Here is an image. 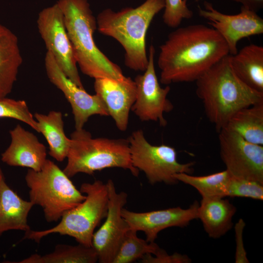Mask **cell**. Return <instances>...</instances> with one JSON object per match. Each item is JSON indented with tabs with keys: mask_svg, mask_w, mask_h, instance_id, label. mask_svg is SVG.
Masks as SVG:
<instances>
[{
	"mask_svg": "<svg viewBox=\"0 0 263 263\" xmlns=\"http://www.w3.org/2000/svg\"><path fill=\"white\" fill-rule=\"evenodd\" d=\"M229 54L226 43L212 27L197 24L177 28L160 46V81L167 85L196 81Z\"/></svg>",
	"mask_w": 263,
	"mask_h": 263,
	"instance_id": "obj_1",
	"label": "cell"
},
{
	"mask_svg": "<svg viewBox=\"0 0 263 263\" xmlns=\"http://www.w3.org/2000/svg\"><path fill=\"white\" fill-rule=\"evenodd\" d=\"M196 94L206 116L218 132L240 110L263 102V93L241 81L233 71L229 54L196 80Z\"/></svg>",
	"mask_w": 263,
	"mask_h": 263,
	"instance_id": "obj_2",
	"label": "cell"
},
{
	"mask_svg": "<svg viewBox=\"0 0 263 263\" xmlns=\"http://www.w3.org/2000/svg\"><path fill=\"white\" fill-rule=\"evenodd\" d=\"M164 7V0H146L135 8L125 7L117 12L106 8L98 14L97 29L121 45L125 64L129 69L141 72L146 69L147 31L154 17Z\"/></svg>",
	"mask_w": 263,
	"mask_h": 263,
	"instance_id": "obj_3",
	"label": "cell"
},
{
	"mask_svg": "<svg viewBox=\"0 0 263 263\" xmlns=\"http://www.w3.org/2000/svg\"><path fill=\"white\" fill-rule=\"evenodd\" d=\"M66 31L75 57L81 72L95 79L109 77L122 79L121 68L110 60L94 42L96 19L88 0H58Z\"/></svg>",
	"mask_w": 263,
	"mask_h": 263,
	"instance_id": "obj_4",
	"label": "cell"
},
{
	"mask_svg": "<svg viewBox=\"0 0 263 263\" xmlns=\"http://www.w3.org/2000/svg\"><path fill=\"white\" fill-rule=\"evenodd\" d=\"M70 139L67 163L63 170L69 178L112 168L127 169L134 176H138L139 170L132 163L128 139L93 138L83 128L73 132Z\"/></svg>",
	"mask_w": 263,
	"mask_h": 263,
	"instance_id": "obj_5",
	"label": "cell"
},
{
	"mask_svg": "<svg viewBox=\"0 0 263 263\" xmlns=\"http://www.w3.org/2000/svg\"><path fill=\"white\" fill-rule=\"evenodd\" d=\"M80 191L85 199L76 207L65 212L60 222L55 226L41 231L29 230L23 239L38 243L44 237L54 233L73 237L78 244L92 246V238L95 228L105 218L108 205V191L106 183L97 180L84 183Z\"/></svg>",
	"mask_w": 263,
	"mask_h": 263,
	"instance_id": "obj_6",
	"label": "cell"
},
{
	"mask_svg": "<svg viewBox=\"0 0 263 263\" xmlns=\"http://www.w3.org/2000/svg\"><path fill=\"white\" fill-rule=\"evenodd\" d=\"M25 179L30 201L42 208L48 222L57 221L86 198L64 171L48 159L39 171L29 169Z\"/></svg>",
	"mask_w": 263,
	"mask_h": 263,
	"instance_id": "obj_7",
	"label": "cell"
},
{
	"mask_svg": "<svg viewBox=\"0 0 263 263\" xmlns=\"http://www.w3.org/2000/svg\"><path fill=\"white\" fill-rule=\"evenodd\" d=\"M128 139L132 165L144 172L151 185L175 184L178 182L174 177L175 174H191L193 171L194 162L179 163L174 148L164 144L151 145L141 130L134 131Z\"/></svg>",
	"mask_w": 263,
	"mask_h": 263,
	"instance_id": "obj_8",
	"label": "cell"
},
{
	"mask_svg": "<svg viewBox=\"0 0 263 263\" xmlns=\"http://www.w3.org/2000/svg\"><path fill=\"white\" fill-rule=\"evenodd\" d=\"M37 23L47 51L52 55L64 74L78 86L84 88L63 15L57 3L42 9L38 15Z\"/></svg>",
	"mask_w": 263,
	"mask_h": 263,
	"instance_id": "obj_9",
	"label": "cell"
},
{
	"mask_svg": "<svg viewBox=\"0 0 263 263\" xmlns=\"http://www.w3.org/2000/svg\"><path fill=\"white\" fill-rule=\"evenodd\" d=\"M218 133L220 156L230 175L263 184V146L248 142L226 128Z\"/></svg>",
	"mask_w": 263,
	"mask_h": 263,
	"instance_id": "obj_10",
	"label": "cell"
},
{
	"mask_svg": "<svg viewBox=\"0 0 263 263\" xmlns=\"http://www.w3.org/2000/svg\"><path fill=\"white\" fill-rule=\"evenodd\" d=\"M155 50L153 45L149 50L148 64L143 74L134 78L136 97L131 111L142 121H152L165 126V113L170 112L173 105L168 99L170 88H162L159 82L154 67Z\"/></svg>",
	"mask_w": 263,
	"mask_h": 263,
	"instance_id": "obj_11",
	"label": "cell"
},
{
	"mask_svg": "<svg viewBox=\"0 0 263 263\" xmlns=\"http://www.w3.org/2000/svg\"><path fill=\"white\" fill-rule=\"evenodd\" d=\"M108 191V211L105 220L94 232L92 247L100 263H113L119 247L130 227L122 215V209L127 202L128 194L117 192L112 179L107 183Z\"/></svg>",
	"mask_w": 263,
	"mask_h": 263,
	"instance_id": "obj_12",
	"label": "cell"
},
{
	"mask_svg": "<svg viewBox=\"0 0 263 263\" xmlns=\"http://www.w3.org/2000/svg\"><path fill=\"white\" fill-rule=\"evenodd\" d=\"M204 5V9L198 6L199 15L207 20L223 38L229 55L237 53L241 39L263 33V19L257 12L242 6L239 13L228 15L218 11L208 1H205Z\"/></svg>",
	"mask_w": 263,
	"mask_h": 263,
	"instance_id": "obj_13",
	"label": "cell"
},
{
	"mask_svg": "<svg viewBox=\"0 0 263 263\" xmlns=\"http://www.w3.org/2000/svg\"><path fill=\"white\" fill-rule=\"evenodd\" d=\"M45 67L50 81L59 89L70 103L75 130H80L94 115L109 116L106 107L96 94L91 95L71 80L62 72L52 55L47 51Z\"/></svg>",
	"mask_w": 263,
	"mask_h": 263,
	"instance_id": "obj_14",
	"label": "cell"
},
{
	"mask_svg": "<svg viewBox=\"0 0 263 263\" xmlns=\"http://www.w3.org/2000/svg\"><path fill=\"white\" fill-rule=\"evenodd\" d=\"M199 203L195 201L188 208L179 207L144 212L122 209V215L130 228L144 232L146 240L153 243L162 230L171 227L187 226L193 220L198 219Z\"/></svg>",
	"mask_w": 263,
	"mask_h": 263,
	"instance_id": "obj_15",
	"label": "cell"
},
{
	"mask_svg": "<svg viewBox=\"0 0 263 263\" xmlns=\"http://www.w3.org/2000/svg\"><path fill=\"white\" fill-rule=\"evenodd\" d=\"M95 94L103 101L109 116L113 119L117 128L125 131L129 124V113L136 97L134 80L126 76L122 79L109 77L95 79Z\"/></svg>",
	"mask_w": 263,
	"mask_h": 263,
	"instance_id": "obj_16",
	"label": "cell"
},
{
	"mask_svg": "<svg viewBox=\"0 0 263 263\" xmlns=\"http://www.w3.org/2000/svg\"><path fill=\"white\" fill-rule=\"evenodd\" d=\"M11 141L1 154V160L9 166L39 171L47 158L45 146L33 133L17 125L9 131Z\"/></svg>",
	"mask_w": 263,
	"mask_h": 263,
	"instance_id": "obj_17",
	"label": "cell"
},
{
	"mask_svg": "<svg viewBox=\"0 0 263 263\" xmlns=\"http://www.w3.org/2000/svg\"><path fill=\"white\" fill-rule=\"evenodd\" d=\"M33 206L31 201L23 200L8 186L0 169V236L10 230L25 233L30 230L27 217Z\"/></svg>",
	"mask_w": 263,
	"mask_h": 263,
	"instance_id": "obj_18",
	"label": "cell"
},
{
	"mask_svg": "<svg viewBox=\"0 0 263 263\" xmlns=\"http://www.w3.org/2000/svg\"><path fill=\"white\" fill-rule=\"evenodd\" d=\"M225 197L202 198L198 209V219L201 220L209 237L219 238L232 227V217L236 208Z\"/></svg>",
	"mask_w": 263,
	"mask_h": 263,
	"instance_id": "obj_19",
	"label": "cell"
},
{
	"mask_svg": "<svg viewBox=\"0 0 263 263\" xmlns=\"http://www.w3.org/2000/svg\"><path fill=\"white\" fill-rule=\"evenodd\" d=\"M22 61L17 36L0 24V98L11 92Z\"/></svg>",
	"mask_w": 263,
	"mask_h": 263,
	"instance_id": "obj_20",
	"label": "cell"
},
{
	"mask_svg": "<svg viewBox=\"0 0 263 263\" xmlns=\"http://www.w3.org/2000/svg\"><path fill=\"white\" fill-rule=\"evenodd\" d=\"M231 67L238 77L252 89L263 93V47L255 44L245 46L229 55Z\"/></svg>",
	"mask_w": 263,
	"mask_h": 263,
	"instance_id": "obj_21",
	"label": "cell"
},
{
	"mask_svg": "<svg viewBox=\"0 0 263 263\" xmlns=\"http://www.w3.org/2000/svg\"><path fill=\"white\" fill-rule=\"evenodd\" d=\"M34 116L39 132L48 144L49 155L58 161H62L67 158L71 139L65 133L62 113L52 111L47 114L36 113Z\"/></svg>",
	"mask_w": 263,
	"mask_h": 263,
	"instance_id": "obj_22",
	"label": "cell"
},
{
	"mask_svg": "<svg viewBox=\"0 0 263 263\" xmlns=\"http://www.w3.org/2000/svg\"><path fill=\"white\" fill-rule=\"evenodd\" d=\"M225 128L235 132L248 142L263 145V102L237 112Z\"/></svg>",
	"mask_w": 263,
	"mask_h": 263,
	"instance_id": "obj_23",
	"label": "cell"
},
{
	"mask_svg": "<svg viewBox=\"0 0 263 263\" xmlns=\"http://www.w3.org/2000/svg\"><path fill=\"white\" fill-rule=\"evenodd\" d=\"M98 261L92 246L58 244L54 250L44 255L34 254L18 263H95Z\"/></svg>",
	"mask_w": 263,
	"mask_h": 263,
	"instance_id": "obj_24",
	"label": "cell"
},
{
	"mask_svg": "<svg viewBox=\"0 0 263 263\" xmlns=\"http://www.w3.org/2000/svg\"><path fill=\"white\" fill-rule=\"evenodd\" d=\"M231 175L226 170L204 176H193L186 173L174 175L178 181L195 188L202 198L226 197V191Z\"/></svg>",
	"mask_w": 263,
	"mask_h": 263,
	"instance_id": "obj_25",
	"label": "cell"
},
{
	"mask_svg": "<svg viewBox=\"0 0 263 263\" xmlns=\"http://www.w3.org/2000/svg\"><path fill=\"white\" fill-rule=\"evenodd\" d=\"M137 231L130 228L125 235L113 263H130L147 254L155 255L160 247L155 243L137 236Z\"/></svg>",
	"mask_w": 263,
	"mask_h": 263,
	"instance_id": "obj_26",
	"label": "cell"
},
{
	"mask_svg": "<svg viewBox=\"0 0 263 263\" xmlns=\"http://www.w3.org/2000/svg\"><path fill=\"white\" fill-rule=\"evenodd\" d=\"M0 118H10L22 121L39 132L38 125L25 101L7 97L0 98Z\"/></svg>",
	"mask_w": 263,
	"mask_h": 263,
	"instance_id": "obj_27",
	"label": "cell"
},
{
	"mask_svg": "<svg viewBox=\"0 0 263 263\" xmlns=\"http://www.w3.org/2000/svg\"><path fill=\"white\" fill-rule=\"evenodd\" d=\"M226 196L246 197L263 200V184L258 181L231 176Z\"/></svg>",
	"mask_w": 263,
	"mask_h": 263,
	"instance_id": "obj_28",
	"label": "cell"
},
{
	"mask_svg": "<svg viewBox=\"0 0 263 263\" xmlns=\"http://www.w3.org/2000/svg\"><path fill=\"white\" fill-rule=\"evenodd\" d=\"M188 0H164V23L168 27L178 28L182 20L192 18L193 13L187 5Z\"/></svg>",
	"mask_w": 263,
	"mask_h": 263,
	"instance_id": "obj_29",
	"label": "cell"
},
{
	"mask_svg": "<svg viewBox=\"0 0 263 263\" xmlns=\"http://www.w3.org/2000/svg\"><path fill=\"white\" fill-rule=\"evenodd\" d=\"M143 263H188L191 260L186 255L175 253L169 255L164 249L160 248L156 254H147L140 259Z\"/></svg>",
	"mask_w": 263,
	"mask_h": 263,
	"instance_id": "obj_30",
	"label": "cell"
},
{
	"mask_svg": "<svg viewBox=\"0 0 263 263\" xmlns=\"http://www.w3.org/2000/svg\"><path fill=\"white\" fill-rule=\"evenodd\" d=\"M244 226L245 223L243 219H240L235 225V229L237 244L235 255V263H249L243 242V232Z\"/></svg>",
	"mask_w": 263,
	"mask_h": 263,
	"instance_id": "obj_31",
	"label": "cell"
},
{
	"mask_svg": "<svg viewBox=\"0 0 263 263\" xmlns=\"http://www.w3.org/2000/svg\"><path fill=\"white\" fill-rule=\"evenodd\" d=\"M240 3L244 6L252 11L257 12L263 7V0H231Z\"/></svg>",
	"mask_w": 263,
	"mask_h": 263,
	"instance_id": "obj_32",
	"label": "cell"
}]
</instances>
